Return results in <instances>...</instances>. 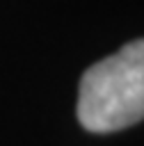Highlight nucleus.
<instances>
[{"instance_id":"nucleus-1","label":"nucleus","mask_w":144,"mask_h":146,"mask_svg":"<svg viewBox=\"0 0 144 146\" xmlns=\"http://www.w3.org/2000/svg\"><path fill=\"white\" fill-rule=\"evenodd\" d=\"M78 121L89 132H117L144 119V39L89 66L78 84Z\"/></svg>"}]
</instances>
